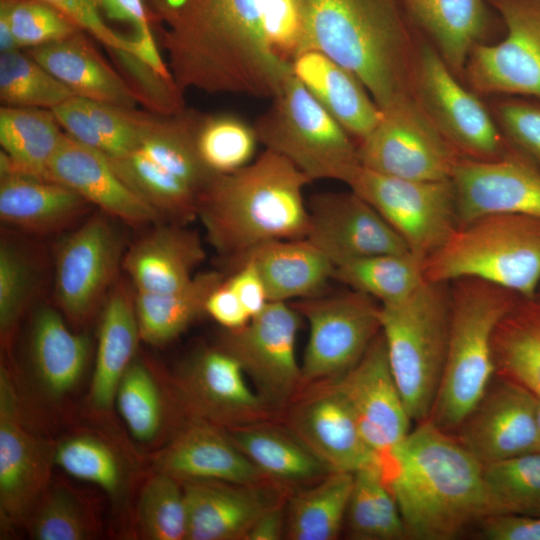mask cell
Listing matches in <instances>:
<instances>
[{
  "label": "cell",
  "instance_id": "6da1fadb",
  "mask_svg": "<svg viewBox=\"0 0 540 540\" xmlns=\"http://www.w3.org/2000/svg\"><path fill=\"white\" fill-rule=\"evenodd\" d=\"M274 0H158L161 44L178 88L272 98L292 72L268 36Z\"/></svg>",
  "mask_w": 540,
  "mask_h": 540
},
{
  "label": "cell",
  "instance_id": "7a4b0ae2",
  "mask_svg": "<svg viewBox=\"0 0 540 540\" xmlns=\"http://www.w3.org/2000/svg\"><path fill=\"white\" fill-rule=\"evenodd\" d=\"M294 56L317 51L356 75L382 110L416 97L419 45L399 0H291ZM292 57V58H293Z\"/></svg>",
  "mask_w": 540,
  "mask_h": 540
},
{
  "label": "cell",
  "instance_id": "3957f363",
  "mask_svg": "<svg viewBox=\"0 0 540 540\" xmlns=\"http://www.w3.org/2000/svg\"><path fill=\"white\" fill-rule=\"evenodd\" d=\"M378 462L408 539L454 540L490 514L483 464L429 419Z\"/></svg>",
  "mask_w": 540,
  "mask_h": 540
},
{
  "label": "cell",
  "instance_id": "277c9868",
  "mask_svg": "<svg viewBox=\"0 0 540 540\" xmlns=\"http://www.w3.org/2000/svg\"><path fill=\"white\" fill-rule=\"evenodd\" d=\"M310 182L291 162L267 149L245 167L214 176L197 207L208 242L234 268L266 242L306 238L304 189Z\"/></svg>",
  "mask_w": 540,
  "mask_h": 540
},
{
  "label": "cell",
  "instance_id": "5b68a950",
  "mask_svg": "<svg viewBox=\"0 0 540 540\" xmlns=\"http://www.w3.org/2000/svg\"><path fill=\"white\" fill-rule=\"evenodd\" d=\"M450 294L447 357L429 420L454 435L495 377L493 335L521 296L470 277L451 281Z\"/></svg>",
  "mask_w": 540,
  "mask_h": 540
},
{
  "label": "cell",
  "instance_id": "8992f818",
  "mask_svg": "<svg viewBox=\"0 0 540 540\" xmlns=\"http://www.w3.org/2000/svg\"><path fill=\"white\" fill-rule=\"evenodd\" d=\"M451 316L450 282L425 280L408 297L381 304V332L410 419H429L442 380Z\"/></svg>",
  "mask_w": 540,
  "mask_h": 540
},
{
  "label": "cell",
  "instance_id": "52a82bcc",
  "mask_svg": "<svg viewBox=\"0 0 540 540\" xmlns=\"http://www.w3.org/2000/svg\"><path fill=\"white\" fill-rule=\"evenodd\" d=\"M478 278L532 299L540 281V217L493 214L459 226L424 261V278Z\"/></svg>",
  "mask_w": 540,
  "mask_h": 540
},
{
  "label": "cell",
  "instance_id": "ba28073f",
  "mask_svg": "<svg viewBox=\"0 0 540 540\" xmlns=\"http://www.w3.org/2000/svg\"><path fill=\"white\" fill-rule=\"evenodd\" d=\"M201 115L180 112L159 120L126 156L109 159L121 179L171 223L197 217L200 196L213 179L196 148Z\"/></svg>",
  "mask_w": 540,
  "mask_h": 540
},
{
  "label": "cell",
  "instance_id": "9c48e42d",
  "mask_svg": "<svg viewBox=\"0 0 540 540\" xmlns=\"http://www.w3.org/2000/svg\"><path fill=\"white\" fill-rule=\"evenodd\" d=\"M271 100L253 124L258 142L311 182L328 179L348 185L361 166L357 145L293 71Z\"/></svg>",
  "mask_w": 540,
  "mask_h": 540
},
{
  "label": "cell",
  "instance_id": "30bf717a",
  "mask_svg": "<svg viewBox=\"0 0 540 540\" xmlns=\"http://www.w3.org/2000/svg\"><path fill=\"white\" fill-rule=\"evenodd\" d=\"M292 305L309 327L301 364L303 386L349 371L381 330V304L353 289L300 299Z\"/></svg>",
  "mask_w": 540,
  "mask_h": 540
},
{
  "label": "cell",
  "instance_id": "8fae6325",
  "mask_svg": "<svg viewBox=\"0 0 540 540\" xmlns=\"http://www.w3.org/2000/svg\"><path fill=\"white\" fill-rule=\"evenodd\" d=\"M348 186L371 204L403 239L409 251L423 261L458 227L451 179H404L361 165Z\"/></svg>",
  "mask_w": 540,
  "mask_h": 540
},
{
  "label": "cell",
  "instance_id": "7c38bea8",
  "mask_svg": "<svg viewBox=\"0 0 540 540\" xmlns=\"http://www.w3.org/2000/svg\"><path fill=\"white\" fill-rule=\"evenodd\" d=\"M301 316L289 302H269L244 326L224 329L217 346L233 356L264 402L279 416L301 390L296 339Z\"/></svg>",
  "mask_w": 540,
  "mask_h": 540
},
{
  "label": "cell",
  "instance_id": "4fadbf2b",
  "mask_svg": "<svg viewBox=\"0 0 540 540\" xmlns=\"http://www.w3.org/2000/svg\"><path fill=\"white\" fill-rule=\"evenodd\" d=\"M381 112L378 124L357 145L363 167L411 180L451 179L462 156L416 97L398 101Z\"/></svg>",
  "mask_w": 540,
  "mask_h": 540
},
{
  "label": "cell",
  "instance_id": "5bb4252c",
  "mask_svg": "<svg viewBox=\"0 0 540 540\" xmlns=\"http://www.w3.org/2000/svg\"><path fill=\"white\" fill-rule=\"evenodd\" d=\"M415 95L433 124L465 158L494 160L511 146L487 107L466 89L435 47L421 38Z\"/></svg>",
  "mask_w": 540,
  "mask_h": 540
},
{
  "label": "cell",
  "instance_id": "9a60e30c",
  "mask_svg": "<svg viewBox=\"0 0 540 540\" xmlns=\"http://www.w3.org/2000/svg\"><path fill=\"white\" fill-rule=\"evenodd\" d=\"M506 28L496 44H477L464 77L474 91L540 100V0H487Z\"/></svg>",
  "mask_w": 540,
  "mask_h": 540
},
{
  "label": "cell",
  "instance_id": "2e32d148",
  "mask_svg": "<svg viewBox=\"0 0 540 540\" xmlns=\"http://www.w3.org/2000/svg\"><path fill=\"white\" fill-rule=\"evenodd\" d=\"M123 238L108 215L88 218L60 244L56 254L55 296L75 323L96 312L123 261Z\"/></svg>",
  "mask_w": 540,
  "mask_h": 540
},
{
  "label": "cell",
  "instance_id": "e0dca14e",
  "mask_svg": "<svg viewBox=\"0 0 540 540\" xmlns=\"http://www.w3.org/2000/svg\"><path fill=\"white\" fill-rule=\"evenodd\" d=\"M173 387L185 416L223 429L278 419L249 385L239 362L218 346L190 358L176 375Z\"/></svg>",
  "mask_w": 540,
  "mask_h": 540
},
{
  "label": "cell",
  "instance_id": "ac0fdd59",
  "mask_svg": "<svg viewBox=\"0 0 540 540\" xmlns=\"http://www.w3.org/2000/svg\"><path fill=\"white\" fill-rule=\"evenodd\" d=\"M8 371L0 370V521L4 531L25 525L49 487L53 460L25 425Z\"/></svg>",
  "mask_w": 540,
  "mask_h": 540
},
{
  "label": "cell",
  "instance_id": "d6986e66",
  "mask_svg": "<svg viewBox=\"0 0 540 540\" xmlns=\"http://www.w3.org/2000/svg\"><path fill=\"white\" fill-rule=\"evenodd\" d=\"M278 420L332 471L354 473L378 460L348 403L329 380L303 386Z\"/></svg>",
  "mask_w": 540,
  "mask_h": 540
},
{
  "label": "cell",
  "instance_id": "ffe728a7",
  "mask_svg": "<svg viewBox=\"0 0 540 540\" xmlns=\"http://www.w3.org/2000/svg\"><path fill=\"white\" fill-rule=\"evenodd\" d=\"M537 397L495 375L453 435L483 465L540 451Z\"/></svg>",
  "mask_w": 540,
  "mask_h": 540
},
{
  "label": "cell",
  "instance_id": "44dd1931",
  "mask_svg": "<svg viewBox=\"0 0 540 540\" xmlns=\"http://www.w3.org/2000/svg\"><path fill=\"white\" fill-rule=\"evenodd\" d=\"M329 381L348 403L378 460L388 457L410 432L412 420L391 371L381 330L355 366Z\"/></svg>",
  "mask_w": 540,
  "mask_h": 540
},
{
  "label": "cell",
  "instance_id": "7402d4cb",
  "mask_svg": "<svg viewBox=\"0 0 540 540\" xmlns=\"http://www.w3.org/2000/svg\"><path fill=\"white\" fill-rule=\"evenodd\" d=\"M307 207L306 238L334 266L373 255L410 252L381 214L352 190L314 194Z\"/></svg>",
  "mask_w": 540,
  "mask_h": 540
},
{
  "label": "cell",
  "instance_id": "603a6c76",
  "mask_svg": "<svg viewBox=\"0 0 540 540\" xmlns=\"http://www.w3.org/2000/svg\"><path fill=\"white\" fill-rule=\"evenodd\" d=\"M451 181L458 227L493 214L540 217V169L512 147L494 160L461 157Z\"/></svg>",
  "mask_w": 540,
  "mask_h": 540
},
{
  "label": "cell",
  "instance_id": "cb8c5ba5",
  "mask_svg": "<svg viewBox=\"0 0 540 540\" xmlns=\"http://www.w3.org/2000/svg\"><path fill=\"white\" fill-rule=\"evenodd\" d=\"M181 483L187 510L185 540H244L256 519L291 492L270 480Z\"/></svg>",
  "mask_w": 540,
  "mask_h": 540
},
{
  "label": "cell",
  "instance_id": "d4e9b609",
  "mask_svg": "<svg viewBox=\"0 0 540 540\" xmlns=\"http://www.w3.org/2000/svg\"><path fill=\"white\" fill-rule=\"evenodd\" d=\"M47 180L60 183L81 195L105 214L133 226L158 222V212L116 173L102 152L69 135L49 163Z\"/></svg>",
  "mask_w": 540,
  "mask_h": 540
},
{
  "label": "cell",
  "instance_id": "484cf974",
  "mask_svg": "<svg viewBox=\"0 0 540 540\" xmlns=\"http://www.w3.org/2000/svg\"><path fill=\"white\" fill-rule=\"evenodd\" d=\"M157 472L180 482L218 480L256 483L268 480L229 438L225 429L186 417L155 456Z\"/></svg>",
  "mask_w": 540,
  "mask_h": 540
},
{
  "label": "cell",
  "instance_id": "4316f807",
  "mask_svg": "<svg viewBox=\"0 0 540 540\" xmlns=\"http://www.w3.org/2000/svg\"><path fill=\"white\" fill-rule=\"evenodd\" d=\"M204 257L199 235L185 224L170 223L133 243L124 254L122 267L136 292L161 294L188 284Z\"/></svg>",
  "mask_w": 540,
  "mask_h": 540
},
{
  "label": "cell",
  "instance_id": "83f0119b",
  "mask_svg": "<svg viewBox=\"0 0 540 540\" xmlns=\"http://www.w3.org/2000/svg\"><path fill=\"white\" fill-rule=\"evenodd\" d=\"M225 431L268 480L291 492L332 472L278 419L257 421Z\"/></svg>",
  "mask_w": 540,
  "mask_h": 540
},
{
  "label": "cell",
  "instance_id": "f1b7e54d",
  "mask_svg": "<svg viewBox=\"0 0 540 540\" xmlns=\"http://www.w3.org/2000/svg\"><path fill=\"white\" fill-rule=\"evenodd\" d=\"M292 71L320 105L358 143L381 119V109L351 71L317 51L291 59Z\"/></svg>",
  "mask_w": 540,
  "mask_h": 540
},
{
  "label": "cell",
  "instance_id": "f546056e",
  "mask_svg": "<svg viewBox=\"0 0 540 540\" xmlns=\"http://www.w3.org/2000/svg\"><path fill=\"white\" fill-rule=\"evenodd\" d=\"M30 56L78 96L127 109L143 102L80 32L34 47Z\"/></svg>",
  "mask_w": 540,
  "mask_h": 540
},
{
  "label": "cell",
  "instance_id": "4dcf8cb0",
  "mask_svg": "<svg viewBox=\"0 0 540 540\" xmlns=\"http://www.w3.org/2000/svg\"><path fill=\"white\" fill-rule=\"evenodd\" d=\"M243 260L257 268L269 302L321 295L333 279V263L307 238L266 242L248 252L235 267Z\"/></svg>",
  "mask_w": 540,
  "mask_h": 540
},
{
  "label": "cell",
  "instance_id": "1f68e13d",
  "mask_svg": "<svg viewBox=\"0 0 540 540\" xmlns=\"http://www.w3.org/2000/svg\"><path fill=\"white\" fill-rule=\"evenodd\" d=\"M89 206L81 195L60 183L18 174L1 176V220L27 232L48 234L67 228Z\"/></svg>",
  "mask_w": 540,
  "mask_h": 540
},
{
  "label": "cell",
  "instance_id": "d6a6232c",
  "mask_svg": "<svg viewBox=\"0 0 540 540\" xmlns=\"http://www.w3.org/2000/svg\"><path fill=\"white\" fill-rule=\"evenodd\" d=\"M411 22L430 39L450 70L461 79L473 48L488 28L484 0H399Z\"/></svg>",
  "mask_w": 540,
  "mask_h": 540
},
{
  "label": "cell",
  "instance_id": "836d02e7",
  "mask_svg": "<svg viewBox=\"0 0 540 540\" xmlns=\"http://www.w3.org/2000/svg\"><path fill=\"white\" fill-rule=\"evenodd\" d=\"M52 112L67 135L110 159L129 154L158 121L134 109L78 95L54 107Z\"/></svg>",
  "mask_w": 540,
  "mask_h": 540
},
{
  "label": "cell",
  "instance_id": "e575fe53",
  "mask_svg": "<svg viewBox=\"0 0 540 540\" xmlns=\"http://www.w3.org/2000/svg\"><path fill=\"white\" fill-rule=\"evenodd\" d=\"M139 327L135 298L123 283L114 284L101 318L94 372L89 390L93 408L108 411L114 405L119 382L134 360Z\"/></svg>",
  "mask_w": 540,
  "mask_h": 540
},
{
  "label": "cell",
  "instance_id": "d590c367",
  "mask_svg": "<svg viewBox=\"0 0 540 540\" xmlns=\"http://www.w3.org/2000/svg\"><path fill=\"white\" fill-rule=\"evenodd\" d=\"M30 351L41 388L59 398L80 382L88 361L89 342L85 336L71 332L56 310L42 307L33 319Z\"/></svg>",
  "mask_w": 540,
  "mask_h": 540
},
{
  "label": "cell",
  "instance_id": "8d00e7d4",
  "mask_svg": "<svg viewBox=\"0 0 540 540\" xmlns=\"http://www.w3.org/2000/svg\"><path fill=\"white\" fill-rule=\"evenodd\" d=\"M58 124L52 111L2 107L1 176L18 174L47 180L49 163L65 135Z\"/></svg>",
  "mask_w": 540,
  "mask_h": 540
},
{
  "label": "cell",
  "instance_id": "74e56055",
  "mask_svg": "<svg viewBox=\"0 0 540 540\" xmlns=\"http://www.w3.org/2000/svg\"><path fill=\"white\" fill-rule=\"evenodd\" d=\"M353 473L332 471L290 492L286 502V540H336L343 532Z\"/></svg>",
  "mask_w": 540,
  "mask_h": 540
},
{
  "label": "cell",
  "instance_id": "f35d334b",
  "mask_svg": "<svg viewBox=\"0 0 540 540\" xmlns=\"http://www.w3.org/2000/svg\"><path fill=\"white\" fill-rule=\"evenodd\" d=\"M224 279L218 271H207L196 274L188 284L172 292H136L140 339L161 346L177 338L205 313L208 297Z\"/></svg>",
  "mask_w": 540,
  "mask_h": 540
},
{
  "label": "cell",
  "instance_id": "ab89813d",
  "mask_svg": "<svg viewBox=\"0 0 540 540\" xmlns=\"http://www.w3.org/2000/svg\"><path fill=\"white\" fill-rule=\"evenodd\" d=\"M495 375L540 399V307L520 297L498 323L492 341Z\"/></svg>",
  "mask_w": 540,
  "mask_h": 540
},
{
  "label": "cell",
  "instance_id": "60d3db41",
  "mask_svg": "<svg viewBox=\"0 0 540 540\" xmlns=\"http://www.w3.org/2000/svg\"><path fill=\"white\" fill-rule=\"evenodd\" d=\"M350 540H404L407 531L378 460L353 473L343 532Z\"/></svg>",
  "mask_w": 540,
  "mask_h": 540
},
{
  "label": "cell",
  "instance_id": "b9f144b4",
  "mask_svg": "<svg viewBox=\"0 0 540 540\" xmlns=\"http://www.w3.org/2000/svg\"><path fill=\"white\" fill-rule=\"evenodd\" d=\"M333 279L388 304L408 297L425 281L424 261L410 252L357 258L334 266Z\"/></svg>",
  "mask_w": 540,
  "mask_h": 540
},
{
  "label": "cell",
  "instance_id": "7bdbcfd3",
  "mask_svg": "<svg viewBox=\"0 0 540 540\" xmlns=\"http://www.w3.org/2000/svg\"><path fill=\"white\" fill-rule=\"evenodd\" d=\"M490 514L540 515V451L483 465Z\"/></svg>",
  "mask_w": 540,
  "mask_h": 540
},
{
  "label": "cell",
  "instance_id": "ee69618b",
  "mask_svg": "<svg viewBox=\"0 0 540 540\" xmlns=\"http://www.w3.org/2000/svg\"><path fill=\"white\" fill-rule=\"evenodd\" d=\"M195 140L201 161L214 175L251 163L259 143L254 125L234 114L201 116Z\"/></svg>",
  "mask_w": 540,
  "mask_h": 540
},
{
  "label": "cell",
  "instance_id": "f6af8a7d",
  "mask_svg": "<svg viewBox=\"0 0 540 540\" xmlns=\"http://www.w3.org/2000/svg\"><path fill=\"white\" fill-rule=\"evenodd\" d=\"M76 94L18 50L0 54V98L12 107L54 108Z\"/></svg>",
  "mask_w": 540,
  "mask_h": 540
},
{
  "label": "cell",
  "instance_id": "bcb514c9",
  "mask_svg": "<svg viewBox=\"0 0 540 540\" xmlns=\"http://www.w3.org/2000/svg\"><path fill=\"white\" fill-rule=\"evenodd\" d=\"M163 400L151 371L134 359L119 382L114 404L136 440L148 443L159 435L165 421Z\"/></svg>",
  "mask_w": 540,
  "mask_h": 540
},
{
  "label": "cell",
  "instance_id": "7dc6e473",
  "mask_svg": "<svg viewBox=\"0 0 540 540\" xmlns=\"http://www.w3.org/2000/svg\"><path fill=\"white\" fill-rule=\"evenodd\" d=\"M137 522L141 534L149 540H185L187 510L182 483L156 472L143 486Z\"/></svg>",
  "mask_w": 540,
  "mask_h": 540
},
{
  "label": "cell",
  "instance_id": "c3c4849f",
  "mask_svg": "<svg viewBox=\"0 0 540 540\" xmlns=\"http://www.w3.org/2000/svg\"><path fill=\"white\" fill-rule=\"evenodd\" d=\"M25 525L36 540H87L96 534L88 507L62 486L47 488Z\"/></svg>",
  "mask_w": 540,
  "mask_h": 540
},
{
  "label": "cell",
  "instance_id": "681fc988",
  "mask_svg": "<svg viewBox=\"0 0 540 540\" xmlns=\"http://www.w3.org/2000/svg\"><path fill=\"white\" fill-rule=\"evenodd\" d=\"M53 462L70 476L93 483L115 496L122 486L118 457L104 441L90 435H76L59 443Z\"/></svg>",
  "mask_w": 540,
  "mask_h": 540
},
{
  "label": "cell",
  "instance_id": "f907efd6",
  "mask_svg": "<svg viewBox=\"0 0 540 540\" xmlns=\"http://www.w3.org/2000/svg\"><path fill=\"white\" fill-rule=\"evenodd\" d=\"M0 15L6 18L19 47L63 40L81 30L41 0H0Z\"/></svg>",
  "mask_w": 540,
  "mask_h": 540
},
{
  "label": "cell",
  "instance_id": "816d5d0a",
  "mask_svg": "<svg viewBox=\"0 0 540 540\" xmlns=\"http://www.w3.org/2000/svg\"><path fill=\"white\" fill-rule=\"evenodd\" d=\"M36 272L28 256L2 240L0 246V330L6 337L16 326L33 295Z\"/></svg>",
  "mask_w": 540,
  "mask_h": 540
},
{
  "label": "cell",
  "instance_id": "f5cc1de1",
  "mask_svg": "<svg viewBox=\"0 0 540 540\" xmlns=\"http://www.w3.org/2000/svg\"><path fill=\"white\" fill-rule=\"evenodd\" d=\"M496 123L508 144L540 169V100L513 96L499 101Z\"/></svg>",
  "mask_w": 540,
  "mask_h": 540
},
{
  "label": "cell",
  "instance_id": "db71d44e",
  "mask_svg": "<svg viewBox=\"0 0 540 540\" xmlns=\"http://www.w3.org/2000/svg\"><path fill=\"white\" fill-rule=\"evenodd\" d=\"M101 11L109 19L130 24L135 31L134 38L139 44L140 59L152 67L158 74L172 79L170 70L163 63L153 39L148 5L144 0H98Z\"/></svg>",
  "mask_w": 540,
  "mask_h": 540
},
{
  "label": "cell",
  "instance_id": "11a10c76",
  "mask_svg": "<svg viewBox=\"0 0 540 540\" xmlns=\"http://www.w3.org/2000/svg\"><path fill=\"white\" fill-rule=\"evenodd\" d=\"M86 30L111 50H124L140 58L141 51L135 39H129L111 29L105 22L98 0H41Z\"/></svg>",
  "mask_w": 540,
  "mask_h": 540
},
{
  "label": "cell",
  "instance_id": "9f6ffc18",
  "mask_svg": "<svg viewBox=\"0 0 540 540\" xmlns=\"http://www.w3.org/2000/svg\"><path fill=\"white\" fill-rule=\"evenodd\" d=\"M473 535L484 540H540V515L489 514Z\"/></svg>",
  "mask_w": 540,
  "mask_h": 540
},
{
  "label": "cell",
  "instance_id": "6f0895ef",
  "mask_svg": "<svg viewBox=\"0 0 540 540\" xmlns=\"http://www.w3.org/2000/svg\"><path fill=\"white\" fill-rule=\"evenodd\" d=\"M251 318L261 313L269 303L262 278L249 260H243L225 279Z\"/></svg>",
  "mask_w": 540,
  "mask_h": 540
},
{
  "label": "cell",
  "instance_id": "680465c9",
  "mask_svg": "<svg viewBox=\"0 0 540 540\" xmlns=\"http://www.w3.org/2000/svg\"><path fill=\"white\" fill-rule=\"evenodd\" d=\"M205 313L229 330L240 328L251 319L225 279L208 297Z\"/></svg>",
  "mask_w": 540,
  "mask_h": 540
},
{
  "label": "cell",
  "instance_id": "91938a15",
  "mask_svg": "<svg viewBox=\"0 0 540 540\" xmlns=\"http://www.w3.org/2000/svg\"><path fill=\"white\" fill-rule=\"evenodd\" d=\"M287 497L265 510L253 523L244 540L284 539Z\"/></svg>",
  "mask_w": 540,
  "mask_h": 540
},
{
  "label": "cell",
  "instance_id": "94428289",
  "mask_svg": "<svg viewBox=\"0 0 540 540\" xmlns=\"http://www.w3.org/2000/svg\"><path fill=\"white\" fill-rule=\"evenodd\" d=\"M19 46L13 36L6 18L0 15V52H10L18 50Z\"/></svg>",
  "mask_w": 540,
  "mask_h": 540
},
{
  "label": "cell",
  "instance_id": "6125c7cd",
  "mask_svg": "<svg viewBox=\"0 0 540 540\" xmlns=\"http://www.w3.org/2000/svg\"><path fill=\"white\" fill-rule=\"evenodd\" d=\"M536 304L540 307V281L538 283L537 289L535 291L534 297L532 298Z\"/></svg>",
  "mask_w": 540,
  "mask_h": 540
},
{
  "label": "cell",
  "instance_id": "be15d7a7",
  "mask_svg": "<svg viewBox=\"0 0 540 540\" xmlns=\"http://www.w3.org/2000/svg\"><path fill=\"white\" fill-rule=\"evenodd\" d=\"M537 419H538V426H539V432H540V399L537 398Z\"/></svg>",
  "mask_w": 540,
  "mask_h": 540
}]
</instances>
